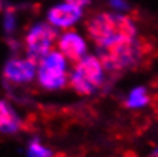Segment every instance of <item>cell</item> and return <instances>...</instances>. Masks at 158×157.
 Returning <instances> with one entry per match:
<instances>
[{
	"instance_id": "obj_1",
	"label": "cell",
	"mask_w": 158,
	"mask_h": 157,
	"mask_svg": "<svg viewBox=\"0 0 158 157\" xmlns=\"http://www.w3.org/2000/svg\"><path fill=\"white\" fill-rule=\"evenodd\" d=\"M88 37L94 41L98 49L105 47L117 40L135 38L137 28L128 15L118 12H99L90 17L85 24Z\"/></svg>"
},
{
	"instance_id": "obj_2",
	"label": "cell",
	"mask_w": 158,
	"mask_h": 157,
	"mask_svg": "<svg viewBox=\"0 0 158 157\" xmlns=\"http://www.w3.org/2000/svg\"><path fill=\"white\" fill-rule=\"evenodd\" d=\"M143 55V44L137 38L117 40L99 49V59L110 73H120L137 64Z\"/></svg>"
},
{
	"instance_id": "obj_3",
	"label": "cell",
	"mask_w": 158,
	"mask_h": 157,
	"mask_svg": "<svg viewBox=\"0 0 158 157\" xmlns=\"http://www.w3.org/2000/svg\"><path fill=\"white\" fill-rule=\"evenodd\" d=\"M69 67L67 58L59 52L52 50L38 63L37 81L40 87L46 90H59L69 84Z\"/></svg>"
},
{
	"instance_id": "obj_4",
	"label": "cell",
	"mask_w": 158,
	"mask_h": 157,
	"mask_svg": "<svg viewBox=\"0 0 158 157\" xmlns=\"http://www.w3.org/2000/svg\"><path fill=\"white\" fill-rule=\"evenodd\" d=\"M56 28H53L50 23L40 21L32 24L23 40V49L26 52V57L35 61L38 64L49 52H52L55 41H58Z\"/></svg>"
},
{
	"instance_id": "obj_5",
	"label": "cell",
	"mask_w": 158,
	"mask_h": 157,
	"mask_svg": "<svg viewBox=\"0 0 158 157\" xmlns=\"http://www.w3.org/2000/svg\"><path fill=\"white\" fill-rule=\"evenodd\" d=\"M37 67H38V64L35 61H32L29 57L14 55L5 63L2 75L8 84L24 85L37 78Z\"/></svg>"
},
{
	"instance_id": "obj_6",
	"label": "cell",
	"mask_w": 158,
	"mask_h": 157,
	"mask_svg": "<svg viewBox=\"0 0 158 157\" xmlns=\"http://www.w3.org/2000/svg\"><path fill=\"white\" fill-rule=\"evenodd\" d=\"M82 17V8L72 3H58L47 11V23L56 29H69Z\"/></svg>"
},
{
	"instance_id": "obj_7",
	"label": "cell",
	"mask_w": 158,
	"mask_h": 157,
	"mask_svg": "<svg viewBox=\"0 0 158 157\" xmlns=\"http://www.w3.org/2000/svg\"><path fill=\"white\" fill-rule=\"evenodd\" d=\"M72 72L78 73L81 78H84L87 82H90L94 89H99L103 84V79H105V69H103L98 55H88L87 54L82 59L75 63Z\"/></svg>"
},
{
	"instance_id": "obj_8",
	"label": "cell",
	"mask_w": 158,
	"mask_h": 157,
	"mask_svg": "<svg viewBox=\"0 0 158 157\" xmlns=\"http://www.w3.org/2000/svg\"><path fill=\"white\" fill-rule=\"evenodd\" d=\"M58 50L75 64L87 55V43L78 32H65L58 40Z\"/></svg>"
},
{
	"instance_id": "obj_9",
	"label": "cell",
	"mask_w": 158,
	"mask_h": 157,
	"mask_svg": "<svg viewBox=\"0 0 158 157\" xmlns=\"http://www.w3.org/2000/svg\"><path fill=\"white\" fill-rule=\"evenodd\" d=\"M23 120L14 108V105L5 99H0V133L15 134L21 130Z\"/></svg>"
},
{
	"instance_id": "obj_10",
	"label": "cell",
	"mask_w": 158,
	"mask_h": 157,
	"mask_svg": "<svg viewBox=\"0 0 158 157\" xmlns=\"http://www.w3.org/2000/svg\"><path fill=\"white\" fill-rule=\"evenodd\" d=\"M149 95L146 92L144 87H135L129 92L128 98H126V105L129 108H143L149 104Z\"/></svg>"
},
{
	"instance_id": "obj_11",
	"label": "cell",
	"mask_w": 158,
	"mask_h": 157,
	"mask_svg": "<svg viewBox=\"0 0 158 157\" xmlns=\"http://www.w3.org/2000/svg\"><path fill=\"white\" fill-rule=\"evenodd\" d=\"M69 85L78 93V95H82V96H88V95H91L96 89L90 84V82H87L84 78H81L78 73H75V72H72L70 75H69Z\"/></svg>"
},
{
	"instance_id": "obj_12",
	"label": "cell",
	"mask_w": 158,
	"mask_h": 157,
	"mask_svg": "<svg viewBox=\"0 0 158 157\" xmlns=\"http://www.w3.org/2000/svg\"><path fill=\"white\" fill-rule=\"evenodd\" d=\"M53 153L50 148H47L46 145H43L40 142V139L34 137L29 140L27 146H26V157H52Z\"/></svg>"
},
{
	"instance_id": "obj_13",
	"label": "cell",
	"mask_w": 158,
	"mask_h": 157,
	"mask_svg": "<svg viewBox=\"0 0 158 157\" xmlns=\"http://www.w3.org/2000/svg\"><path fill=\"white\" fill-rule=\"evenodd\" d=\"M2 26H3V32H5L6 35H9V37L17 31V14H15V9H14L11 5L3 11Z\"/></svg>"
},
{
	"instance_id": "obj_14",
	"label": "cell",
	"mask_w": 158,
	"mask_h": 157,
	"mask_svg": "<svg viewBox=\"0 0 158 157\" xmlns=\"http://www.w3.org/2000/svg\"><path fill=\"white\" fill-rule=\"evenodd\" d=\"M110 5H111V8H113L116 12H118V14L126 12V11L129 9V5H128L126 0H110Z\"/></svg>"
},
{
	"instance_id": "obj_15",
	"label": "cell",
	"mask_w": 158,
	"mask_h": 157,
	"mask_svg": "<svg viewBox=\"0 0 158 157\" xmlns=\"http://www.w3.org/2000/svg\"><path fill=\"white\" fill-rule=\"evenodd\" d=\"M9 47H11V52H14V54H17L20 49L23 47V44L21 43H19L17 40H14V38H11L9 40Z\"/></svg>"
},
{
	"instance_id": "obj_16",
	"label": "cell",
	"mask_w": 158,
	"mask_h": 157,
	"mask_svg": "<svg viewBox=\"0 0 158 157\" xmlns=\"http://www.w3.org/2000/svg\"><path fill=\"white\" fill-rule=\"evenodd\" d=\"M64 2L72 3V5H75V6H79V8H84V6H87L91 0H64Z\"/></svg>"
},
{
	"instance_id": "obj_17",
	"label": "cell",
	"mask_w": 158,
	"mask_h": 157,
	"mask_svg": "<svg viewBox=\"0 0 158 157\" xmlns=\"http://www.w3.org/2000/svg\"><path fill=\"white\" fill-rule=\"evenodd\" d=\"M8 6H9L8 5V0H0V12H3Z\"/></svg>"
},
{
	"instance_id": "obj_18",
	"label": "cell",
	"mask_w": 158,
	"mask_h": 157,
	"mask_svg": "<svg viewBox=\"0 0 158 157\" xmlns=\"http://www.w3.org/2000/svg\"><path fill=\"white\" fill-rule=\"evenodd\" d=\"M149 157H158V148H157V150H155V151H154V153H152V154H151Z\"/></svg>"
},
{
	"instance_id": "obj_19",
	"label": "cell",
	"mask_w": 158,
	"mask_h": 157,
	"mask_svg": "<svg viewBox=\"0 0 158 157\" xmlns=\"http://www.w3.org/2000/svg\"><path fill=\"white\" fill-rule=\"evenodd\" d=\"M126 157H128V156H126Z\"/></svg>"
}]
</instances>
